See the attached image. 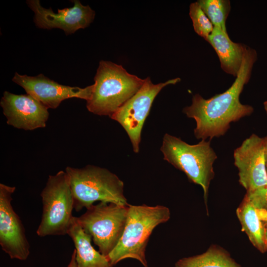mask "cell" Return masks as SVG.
Listing matches in <instances>:
<instances>
[{"label":"cell","instance_id":"obj_1","mask_svg":"<svg viewBox=\"0 0 267 267\" xmlns=\"http://www.w3.org/2000/svg\"><path fill=\"white\" fill-rule=\"evenodd\" d=\"M257 59L256 50L247 46L240 71L229 88L208 99L198 93L193 96L191 105L184 107L183 112L195 121L194 134L196 138H210L211 140L214 137L222 136L231 123L253 112V107L241 103L239 97L245 85L249 82Z\"/></svg>","mask_w":267,"mask_h":267},{"label":"cell","instance_id":"obj_2","mask_svg":"<svg viewBox=\"0 0 267 267\" xmlns=\"http://www.w3.org/2000/svg\"><path fill=\"white\" fill-rule=\"evenodd\" d=\"M86 106L91 113L110 117L140 89L144 82L121 65L99 62Z\"/></svg>","mask_w":267,"mask_h":267},{"label":"cell","instance_id":"obj_3","mask_svg":"<svg viewBox=\"0 0 267 267\" xmlns=\"http://www.w3.org/2000/svg\"><path fill=\"white\" fill-rule=\"evenodd\" d=\"M169 209L163 205L128 206L126 225L122 237L114 249L107 256L114 266L121 261L131 258L148 267L145 250L150 235L160 224L170 218Z\"/></svg>","mask_w":267,"mask_h":267},{"label":"cell","instance_id":"obj_4","mask_svg":"<svg viewBox=\"0 0 267 267\" xmlns=\"http://www.w3.org/2000/svg\"><path fill=\"white\" fill-rule=\"evenodd\" d=\"M74 200V208L79 212L96 201L128 206L124 195V182L115 174L99 167L88 165L84 168L67 167Z\"/></svg>","mask_w":267,"mask_h":267},{"label":"cell","instance_id":"obj_5","mask_svg":"<svg viewBox=\"0 0 267 267\" xmlns=\"http://www.w3.org/2000/svg\"><path fill=\"white\" fill-rule=\"evenodd\" d=\"M160 150L165 160L184 173L190 181L202 187L206 202L210 184L215 175L213 164L217 159L211 140H201L191 145L166 134Z\"/></svg>","mask_w":267,"mask_h":267},{"label":"cell","instance_id":"obj_6","mask_svg":"<svg viewBox=\"0 0 267 267\" xmlns=\"http://www.w3.org/2000/svg\"><path fill=\"white\" fill-rule=\"evenodd\" d=\"M41 196L43 211L37 234L42 237L67 234L74 208L70 178L65 171L49 176Z\"/></svg>","mask_w":267,"mask_h":267},{"label":"cell","instance_id":"obj_7","mask_svg":"<svg viewBox=\"0 0 267 267\" xmlns=\"http://www.w3.org/2000/svg\"><path fill=\"white\" fill-rule=\"evenodd\" d=\"M128 212V206L100 202L75 219L85 232L91 236L99 252L107 256L122 237Z\"/></svg>","mask_w":267,"mask_h":267},{"label":"cell","instance_id":"obj_8","mask_svg":"<svg viewBox=\"0 0 267 267\" xmlns=\"http://www.w3.org/2000/svg\"><path fill=\"white\" fill-rule=\"evenodd\" d=\"M180 81L179 78H176L154 84L147 77L137 92L110 117L126 131L135 153L139 152L142 127L155 98L163 88Z\"/></svg>","mask_w":267,"mask_h":267},{"label":"cell","instance_id":"obj_9","mask_svg":"<svg viewBox=\"0 0 267 267\" xmlns=\"http://www.w3.org/2000/svg\"><path fill=\"white\" fill-rule=\"evenodd\" d=\"M16 187L0 183V245L11 259L25 261L30 255V244L22 222L12 205Z\"/></svg>","mask_w":267,"mask_h":267},{"label":"cell","instance_id":"obj_10","mask_svg":"<svg viewBox=\"0 0 267 267\" xmlns=\"http://www.w3.org/2000/svg\"><path fill=\"white\" fill-rule=\"evenodd\" d=\"M74 5L69 8L58 9L54 12L51 8L43 7L39 0H28L26 3L34 12V22L41 29L59 28L66 35L88 27L94 20L95 11L89 5H83L80 0H72Z\"/></svg>","mask_w":267,"mask_h":267},{"label":"cell","instance_id":"obj_11","mask_svg":"<svg viewBox=\"0 0 267 267\" xmlns=\"http://www.w3.org/2000/svg\"><path fill=\"white\" fill-rule=\"evenodd\" d=\"M234 165L239 181L247 191L267 184V171L263 137L251 134L235 149Z\"/></svg>","mask_w":267,"mask_h":267},{"label":"cell","instance_id":"obj_12","mask_svg":"<svg viewBox=\"0 0 267 267\" xmlns=\"http://www.w3.org/2000/svg\"><path fill=\"white\" fill-rule=\"evenodd\" d=\"M12 80L48 109L56 108L64 100L68 98H78L88 101L92 89V85L85 88L61 85L43 74L29 76L15 73Z\"/></svg>","mask_w":267,"mask_h":267},{"label":"cell","instance_id":"obj_13","mask_svg":"<svg viewBox=\"0 0 267 267\" xmlns=\"http://www.w3.org/2000/svg\"><path fill=\"white\" fill-rule=\"evenodd\" d=\"M0 105L9 125L26 131L46 126L48 108L27 93L16 94L5 91Z\"/></svg>","mask_w":267,"mask_h":267},{"label":"cell","instance_id":"obj_14","mask_svg":"<svg viewBox=\"0 0 267 267\" xmlns=\"http://www.w3.org/2000/svg\"><path fill=\"white\" fill-rule=\"evenodd\" d=\"M206 41L216 52L222 70L236 77L240 71L247 46L232 42L227 32L215 27Z\"/></svg>","mask_w":267,"mask_h":267},{"label":"cell","instance_id":"obj_15","mask_svg":"<svg viewBox=\"0 0 267 267\" xmlns=\"http://www.w3.org/2000/svg\"><path fill=\"white\" fill-rule=\"evenodd\" d=\"M67 234L74 244L77 267H113L108 257L93 248L91 236L85 232L75 217Z\"/></svg>","mask_w":267,"mask_h":267},{"label":"cell","instance_id":"obj_16","mask_svg":"<svg viewBox=\"0 0 267 267\" xmlns=\"http://www.w3.org/2000/svg\"><path fill=\"white\" fill-rule=\"evenodd\" d=\"M236 215L242 230L253 245L261 253L266 252L265 226L256 208L245 197L236 210Z\"/></svg>","mask_w":267,"mask_h":267},{"label":"cell","instance_id":"obj_17","mask_svg":"<svg viewBox=\"0 0 267 267\" xmlns=\"http://www.w3.org/2000/svg\"><path fill=\"white\" fill-rule=\"evenodd\" d=\"M175 267H241L225 250L216 246H211L205 253L183 258L175 264Z\"/></svg>","mask_w":267,"mask_h":267},{"label":"cell","instance_id":"obj_18","mask_svg":"<svg viewBox=\"0 0 267 267\" xmlns=\"http://www.w3.org/2000/svg\"><path fill=\"white\" fill-rule=\"evenodd\" d=\"M197 1L214 27L227 32L226 20L230 10V1L228 0H199Z\"/></svg>","mask_w":267,"mask_h":267},{"label":"cell","instance_id":"obj_19","mask_svg":"<svg viewBox=\"0 0 267 267\" xmlns=\"http://www.w3.org/2000/svg\"><path fill=\"white\" fill-rule=\"evenodd\" d=\"M189 14L195 32L207 41L214 27L197 1L190 4Z\"/></svg>","mask_w":267,"mask_h":267},{"label":"cell","instance_id":"obj_20","mask_svg":"<svg viewBox=\"0 0 267 267\" xmlns=\"http://www.w3.org/2000/svg\"><path fill=\"white\" fill-rule=\"evenodd\" d=\"M245 197L257 210L267 213V184L251 191Z\"/></svg>","mask_w":267,"mask_h":267},{"label":"cell","instance_id":"obj_21","mask_svg":"<svg viewBox=\"0 0 267 267\" xmlns=\"http://www.w3.org/2000/svg\"><path fill=\"white\" fill-rule=\"evenodd\" d=\"M257 211L260 219L265 226V227H267V213L258 210H257Z\"/></svg>","mask_w":267,"mask_h":267},{"label":"cell","instance_id":"obj_22","mask_svg":"<svg viewBox=\"0 0 267 267\" xmlns=\"http://www.w3.org/2000/svg\"><path fill=\"white\" fill-rule=\"evenodd\" d=\"M67 267H77L76 262V251L75 249L73 252L70 262Z\"/></svg>","mask_w":267,"mask_h":267},{"label":"cell","instance_id":"obj_23","mask_svg":"<svg viewBox=\"0 0 267 267\" xmlns=\"http://www.w3.org/2000/svg\"><path fill=\"white\" fill-rule=\"evenodd\" d=\"M264 147H265V158L266 162V167L267 171V135L263 137Z\"/></svg>","mask_w":267,"mask_h":267},{"label":"cell","instance_id":"obj_24","mask_svg":"<svg viewBox=\"0 0 267 267\" xmlns=\"http://www.w3.org/2000/svg\"><path fill=\"white\" fill-rule=\"evenodd\" d=\"M265 244L266 252H267V227H265Z\"/></svg>","mask_w":267,"mask_h":267},{"label":"cell","instance_id":"obj_25","mask_svg":"<svg viewBox=\"0 0 267 267\" xmlns=\"http://www.w3.org/2000/svg\"><path fill=\"white\" fill-rule=\"evenodd\" d=\"M264 109L267 114V100L264 102Z\"/></svg>","mask_w":267,"mask_h":267}]
</instances>
